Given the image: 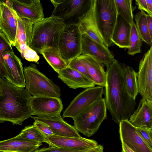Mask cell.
I'll return each instance as SVG.
<instances>
[{"mask_svg": "<svg viewBox=\"0 0 152 152\" xmlns=\"http://www.w3.org/2000/svg\"><path fill=\"white\" fill-rule=\"evenodd\" d=\"M95 14L98 30L107 47L114 44L112 35L118 13L115 0H95Z\"/></svg>", "mask_w": 152, "mask_h": 152, "instance_id": "obj_6", "label": "cell"}, {"mask_svg": "<svg viewBox=\"0 0 152 152\" xmlns=\"http://www.w3.org/2000/svg\"><path fill=\"white\" fill-rule=\"evenodd\" d=\"M0 6L1 10L0 31L5 36L12 46H15L18 25L17 14L9 0H0Z\"/></svg>", "mask_w": 152, "mask_h": 152, "instance_id": "obj_15", "label": "cell"}, {"mask_svg": "<svg viewBox=\"0 0 152 152\" xmlns=\"http://www.w3.org/2000/svg\"><path fill=\"white\" fill-rule=\"evenodd\" d=\"M1 10L0 6V19H1Z\"/></svg>", "mask_w": 152, "mask_h": 152, "instance_id": "obj_42", "label": "cell"}, {"mask_svg": "<svg viewBox=\"0 0 152 152\" xmlns=\"http://www.w3.org/2000/svg\"><path fill=\"white\" fill-rule=\"evenodd\" d=\"M118 15L129 24L134 21L133 12L136 7L132 6V0H115Z\"/></svg>", "mask_w": 152, "mask_h": 152, "instance_id": "obj_30", "label": "cell"}, {"mask_svg": "<svg viewBox=\"0 0 152 152\" xmlns=\"http://www.w3.org/2000/svg\"><path fill=\"white\" fill-rule=\"evenodd\" d=\"M10 71L13 80L14 84L24 88L26 85L23 73V64L20 59L14 52L7 53L4 56Z\"/></svg>", "mask_w": 152, "mask_h": 152, "instance_id": "obj_24", "label": "cell"}, {"mask_svg": "<svg viewBox=\"0 0 152 152\" xmlns=\"http://www.w3.org/2000/svg\"><path fill=\"white\" fill-rule=\"evenodd\" d=\"M19 134L21 137L28 140L48 144L46 136L34 124L25 126Z\"/></svg>", "mask_w": 152, "mask_h": 152, "instance_id": "obj_31", "label": "cell"}, {"mask_svg": "<svg viewBox=\"0 0 152 152\" xmlns=\"http://www.w3.org/2000/svg\"><path fill=\"white\" fill-rule=\"evenodd\" d=\"M95 0H92L89 9L78 19L77 25L82 34H85L102 46L108 48L98 30L95 14Z\"/></svg>", "mask_w": 152, "mask_h": 152, "instance_id": "obj_16", "label": "cell"}, {"mask_svg": "<svg viewBox=\"0 0 152 152\" xmlns=\"http://www.w3.org/2000/svg\"><path fill=\"white\" fill-rule=\"evenodd\" d=\"M107 116L105 99L102 98L94 102L73 119L74 126L78 132L89 137L97 132Z\"/></svg>", "mask_w": 152, "mask_h": 152, "instance_id": "obj_4", "label": "cell"}, {"mask_svg": "<svg viewBox=\"0 0 152 152\" xmlns=\"http://www.w3.org/2000/svg\"><path fill=\"white\" fill-rule=\"evenodd\" d=\"M30 105L32 115L53 117L60 114L63 105L60 98L31 96Z\"/></svg>", "mask_w": 152, "mask_h": 152, "instance_id": "obj_11", "label": "cell"}, {"mask_svg": "<svg viewBox=\"0 0 152 152\" xmlns=\"http://www.w3.org/2000/svg\"><path fill=\"white\" fill-rule=\"evenodd\" d=\"M136 4L138 6V8L140 11H143L146 12L148 14L152 16L148 10L146 0H135Z\"/></svg>", "mask_w": 152, "mask_h": 152, "instance_id": "obj_38", "label": "cell"}, {"mask_svg": "<svg viewBox=\"0 0 152 152\" xmlns=\"http://www.w3.org/2000/svg\"><path fill=\"white\" fill-rule=\"evenodd\" d=\"M49 146L58 148L84 150L98 145L95 140L83 137L53 135L46 137Z\"/></svg>", "mask_w": 152, "mask_h": 152, "instance_id": "obj_17", "label": "cell"}, {"mask_svg": "<svg viewBox=\"0 0 152 152\" xmlns=\"http://www.w3.org/2000/svg\"><path fill=\"white\" fill-rule=\"evenodd\" d=\"M125 86L129 95L134 100L139 93L137 73L132 67L125 65L124 70Z\"/></svg>", "mask_w": 152, "mask_h": 152, "instance_id": "obj_29", "label": "cell"}, {"mask_svg": "<svg viewBox=\"0 0 152 152\" xmlns=\"http://www.w3.org/2000/svg\"><path fill=\"white\" fill-rule=\"evenodd\" d=\"M102 145H98L91 148L84 150H77L69 148H58L49 146L38 149L32 152H104Z\"/></svg>", "mask_w": 152, "mask_h": 152, "instance_id": "obj_33", "label": "cell"}, {"mask_svg": "<svg viewBox=\"0 0 152 152\" xmlns=\"http://www.w3.org/2000/svg\"><path fill=\"white\" fill-rule=\"evenodd\" d=\"M13 52L10 42L0 31V78H5L14 84L11 72L4 58V56L6 54Z\"/></svg>", "mask_w": 152, "mask_h": 152, "instance_id": "obj_26", "label": "cell"}, {"mask_svg": "<svg viewBox=\"0 0 152 152\" xmlns=\"http://www.w3.org/2000/svg\"><path fill=\"white\" fill-rule=\"evenodd\" d=\"M147 26L150 36L152 38V16L147 14Z\"/></svg>", "mask_w": 152, "mask_h": 152, "instance_id": "obj_39", "label": "cell"}, {"mask_svg": "<svg viewBox=\"0 0 152 152\" xmlns=\"http://www.w3.org/2000/svg\"><path fill=\"white\" fill-rule=\"evenodd\" d=\"M42 145V142L25 139L19 134L10 139L0 141V151L32 152Z\"/></svg>", "mask_w": 152, "mask_h": 152, "instance_id": "obj_21", "label": "cell"}, {"mask_svg": "<svg viewBox=\"0 0 152 152\" xmlns=\"http://www.w3.org/2000/svg\"><path fill=\"white\" fill-rule=\"evenodd\" d=\"M146 14L140 10L133 16L135 21V25L142 41L150 46H152V38L148 29L146 18Z\"/></svg>", "mask_w": 152, "mask_h": 152, "instance_id": "obj_28", "label": "cell"}, {"mask_svg": "<svg viewBox=\"0 0 152 152\" xmlns=\"http://www.w3.org/2000/svg\"><path fill=\"white\" fill-rule=\"evenodd\" d=\"M81 43V54L89 56L106 67L115 59L108 48L99 44L86 34H82Z\"/></svg>", "mask_w": 152, "mask_h": 152, "instance_id": "obj_13", "label": "cell"}, {"mask_svg": "<svg viewBox=\"0 0 152 152\" xmlns=\"http://www.w3.org/2000/svg\"><path fill=\"white\" fill-rule=\"evenodd\" d=\"M66 25L61 19L53 16L35 23L32 26L29 47L38 53L48 48L58 49L60 35Z\"/></svg>", "mask_w": 152, "mask_h": 152, "instance_id": "obj_3", "label": "cell"}, {"mask_svg": "<svg viewBox=\"0 0 152 152\" xmlns=\"http://www.w3.org/2000/svg\"><path fill=\"white\" fill-rule=\"evenodd\" d=\"M104 92L103 87L100 86L86 88L70 103L64 111L63 118L74 119L94 102L102 98Z\"/></svg>", "mask_w": 152, "mask_h": 152, "instance_id": "obj_9", "label": "cell"}, {"mask_svg": "<svg viewBox=\"0 0 152 152\" xmlns=\"http://www.w3.org/2000/svg\"><path fill=\"white\" fill-rule=\"evenodd\" d=\"M26 90L34 96L60 98V87L32 64L23 69Z\"/></svg>", "mask_w": 152, "mask_h": 152, "instance_id": "obj_5", "label": "cell"}, {"mask_svg": "<svg viewBox=\"0 0 152 152\" xmlns=\"http://www.w3.org/2000/svg\"><path fill=\"white\" fill-rule=\"evenodd\" d=\"M137 76L139 93L142 98L152 101V46L140 61Z\"/></svg>", "mask_w": 152, "mask_h": 152, "instance_id": "obj_10", "label": "cell"}, {"mask_svg": "<svg viewBox=\"0 0 152 152\" xmlns=\"http://www.w3.org/2000/svg\"><path fill=\"white\" fill-rule=\"evenodd\" d=\"M146 1L148 10L152 15V0H146Z\"/></svg>", "mask_w": 152, "mask_h": 152, "instance_id": "obj_40", "label": "cell"}, {"mask_svg": "<svg viewBox=\"0 0 152 152\" xmlns=\"http://www.w3.org/2000/svg\"><path fill=\"white\" fill-rule=\"evenodd\" d=\"M33 124L36 126L46 137L55 135L53 131L47 125L41 122L34 121Z\"/></svg>", "mask_w": 152, "mask_h": 152, "instance_id": "obj_37", "label": "cell"}, {"mask_svg": "<svg viewBox=\"0 0 152 152\" xmlns=\"http://www.w3.org/2000/svg\"><path fill=\"white\" fill-rule=\"evenodd\" d=\"M142 40L138 33L135 23L134 21L131 25V29L129 39V47L127 53L134 56L141 53Z\"/></svg>", "mask_w": 152, "mask_h": 152, "instance_id": "obj_32", "label": "cell"}, {"mask_svg": "<svg viewBox=\"0 0 152 152\" xmlns=\"http://www.w3.org/2000/svg\"><path fill=\"white\" fill-rule=\"evenodd\" d=\"M0 152H7L0 151Z\"/></svg>", "mask_w": 152, "mask_h": 152, "instance_id": "obj_43", "label": "cell"}, {"mask_svg": "<svg viewBox=\"0 0 152 152\" xmlns=\"http://www.w3.org/2000/svg\"><path fill=\"white\" fill-rule=\"evenodd\" d=\"M31 95L24 88L0 78V123L21 125L32 115Z\"/></svg>", "mask_w": 152, "mask_h": 152, "instance_id": "obj_2", "label": "cell"}, {"mask_svg": "<svg viewBox=\"0 0 152 152\" xmlns=\"http://www.w3.org/2000/svg\"><path fill=\"white\" fill-rule=\"evenodd\" d=\"M9 3L19 17L36 23L44 18L39 0H10Z\"/></svg>", "mask_w": 152, "mask_h": 152, "instance_id": "obj_14", "label": "cell"}, {"mask_svg": "<svg viewBox=\"0 0 152 152\" xmlns=\"http://www.w3.org/2000/svg\"><path fill=\"white\" fill-rule=\"evenodd\" d=\"M48 63L58 73L68 66L67 63L61 56L58 50L50 47L43 49L40 51Z\"/></svg>", "mask_w": 152, "mask_h": 152, "instance_id": "obj_27", "label": "cell"}, {"mask_svg": "<svg viewBox=\"0 0 152 152\" xmlns=\"http://www.w3.org/2000/svg\"><path fill=\"white\" fill-rule=\"evenodd\" d=\"M82 36L77 24L66 25L61 33L58 50L67 64L81 54Z\"/></svg>", "mask_w": 152, "mask_h": 152, "instance_id": "obj_7", "label": "cell"}, {"mask_svg": "<svg viewBox=\"0 0 152 152\" xmlns=\"http://www.w3.org/2000/svg\"><path fill=\"white\" fill-rule=\"evenodd\" d=\"M20 52L23 58H25L30 62L38 63L39 57L37 52L26 44L20 45L16 48Z\"/></svg>", "mask_w": 152, "mask_h": 152, "instance_id": "obj_34", "label": "cell"}, {"mask_svg": "<svg viewBox=\"0 0 152 152\" xmlns=\"http://www.w3.org/2000/svg\"><path fill=\"white\" fill-rule=\"evenodd\" d=\"M136 128L139 135L152 149V129L136 127Z\"/></svg>", "mask_w": 152, "mask_h": 152, "instance_id": "obj_36", "label": "cell"}, {"mask_svg": "<svg viewBox=\"0 0 152 152\" xmlns=\"http://www.w3.org/2000/svg\"><path fill=\"white\" fill-rule=\"evenodd\" d=\"M92 0H51L54 8L51 16L61 19L66 25L77 24L89 9Z\"/></svg>", "mask_w": 152, "mask_h": 152, "instance_id": "obj_8", "label": "cell"}, {"mask_svg": "<svg viewBox=\"0 0 152 152\" xmlns=\"http://www.w3.org/2000/svg\"><path fill=\"white\" fill-rule=\"evenodd\" d=\"M119 132L121 144L126 145L134 152H152V149L129 120H124L120 123Z\"/></svg>", "mask_w": 152, "mask_h": 152, "instance_id": "obj_12", "label": "cell"}, {"mask_svg": "<svg viewBox=\"0 0 152 152\" xmlns=\"http://www.w3.org/2000/svg\"><path fill=\"white\" fill-rule=\"evenodd\" d=\"M129 121L136 128L152 129V101L141 99Z\"/></svg>", "mask_w": 152, "mask_h": 152, "instance_id": "obj_19", "label": "cell"}, {"mask_svg": "<svg viewBox=\"0 0 152 152\" xmlns=\"http://www.w3.org/2000/svg\"><path fill=\"white\" fill-rule=\"evenodd\" d=\"M131 29V25L118 15L111 38L114 44L120 48H129Z\"/></svg>", "mask_w": 152, "mask_h": 152, "instance_id": "obj_23", "label": "cell"}, {"mask_svg": "<svg viewBox=\"0 0 152 152\" xmlns=\"http://www.w3.org/2000/svg\"><path fill=\"white\" fill-rule=\"evenodd\" d=\"M34 121L41 122L48 125L55 135L74 137L81 136L74 126L65 121L61 114L50 117L31 116Z\"/></svg>", "mask_w": 152, "mask_h": 152, "instance_id": "obj_18", "label": "cell"}, {"mask_svg": "<svg viewBox=\"0 0 152 152\" xmlns=\"http://www.w3.org/2000/svg\"><path fill=\"white\" fill-rule=\"evenodd\" d=\"M16 17L18 25L15 39L16 48L23 44L29 47L32 34V26L36 22L21 18L17 15Z\"/></svg>", "mask_w": 152, "mask_h": 152, "instance_id": "obj_25", "label": "cell"}, {"mask_svg": "<svg viewBox=\"0 0 152 152\" xmlns=\"http://www.w3.org/2000/svg\"><path fill=\"white\" fill-rule=\"evenodd\" d=\"M77 58L85 66L94 84L104 87L106 72L104 70L103 65L85 54H81Z\"/></svg>", "mask_w": 152, "mask_h": 152, "instance_id": "obj_22", "label": "cell"}, {"mask_svg": "<svg viewBox=\"0 0 152 152\" xmlns=\"http://www.w3.org/2000/svg\"><path fill=\"white\" fill-rule=\"evenodd\" d=\"M58 75V78L70 88H87L96 85L83 74L68 66L60 71Z\"/></svg>", "mask_w": 152, "mask_h": 152, "instance_id": "obj_20", "label": "cell"}, {"mask_svg": "<svg viewBox=\"0 0 152 152\" xmlns=\"http://www.w3.org/2000/svg\"><path fill=\"white\" fill-rule=\"evenodd\" d=\"M68 66L80 72L92 80L85 66L77 58L73 59L69 62L68 63Z\"/></svg>", "mask_w": 152, "mask_h": 152, "instance_id": "obj_35", "label": "cell"}, {"mask_svg": "<svg viewBox=\"0 0 152 152\" xmlns=\"http://www.w3.org/2000/svg\"><path fill=\"white\" fill-rule=\"evenodd\" d=\"M125 66L115 59L106 67V71L104 98L112 120L118 124L123 120H129L136 105L135 100L129 95L125 87Z\"/></svg>", "mask_w": 152, "mask_h": 152, "instance_id": "obj_1", "label": "cell"}, {"mask_svg": "<svg viewBox=\"0 0 152 152\" xmlns=\"http://www.w3.org/2000/svg\"><path fill=\"white\" fill-rule=\"evenodd\" d=\"M122 152H134L126 145L122 144Z\"/></svg>", "mask_w": 152, "mask_h": 152, "instance_id": "obj_41", "label": "cell"}]
</instances>
